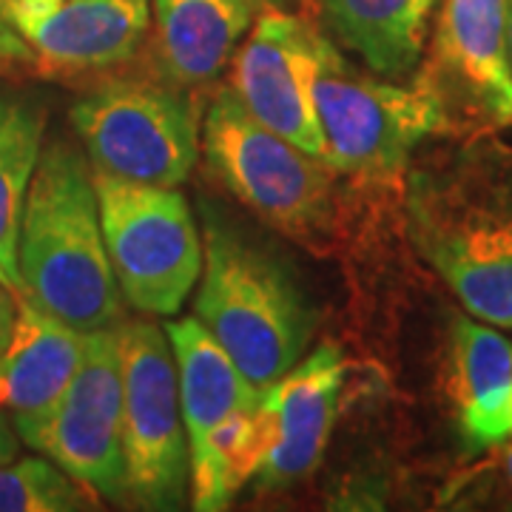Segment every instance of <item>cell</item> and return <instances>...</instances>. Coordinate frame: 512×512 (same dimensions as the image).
Listing matches in <instances>:
<instances>
[{"mask_svg":"<svg viewBox=\"0 0 512 512\" xmlns=\"http://www.w3.org/2000/svg\"><path fill=\"white\" fill-rule=\"evenodd\" d=\"M23 296L92 333L123 319L89 163L66 143L40 151L18 237Z\"/></svg>","mask_w":512,"mask_h":512,"instance_id":"6da1fadb","label":"cell"},{"mask_svg":"<svg viewBox=\"0 0 512 512\" xmlns=\"http://www.w3.org/2000/svg\"><path fill=\"white\" fill-rule=\"evenodd\" d=\"M197 319L265 393L308 348L313 311L285 262L205 205Z\"/></svg>","mask_w":512,"mask_h":512,"instance_id":"7a4b0ae2","label":"cell"},{"mask_svg":"<svg viewBox=\"0 0 512 512\" xmlns=\"http://www.w3.org/2000/svg\"><path fill=\"white\" fill-rule=\"evenodd\" d=\"M410 231L467 311L512 328V183L470 171L416 177Z\"/></svg>","mask_w":512,"mask_h":512,"instance_id":"3957f363","label":"cell"},{"mask_svg":"<svg viewBox=\"0 0 512 512\" xmlns=\"http://www.w3.org/2000/svg\"><path fill=\"white\" fill-rule=\"evenodd\" d=\"M313 106L325 134V165L393 180L424 137L447 131L439 100L416 80L399 86L353 69L322 32L313 43Z\"/></svg>","mask_w":512,"mask_h":512,"instance_id":"277c9868","label":"cell"},{"mask_svg":"<svg viewBox=\"0 0 512 512\" xmlns=\"http://www.w3.org/2000/svg\"><path fill=\"white\" fill-rule=\"evenodd\" d=\"M111 271L131 308L174 316L202 274V242L180 191L92 171Z\"/></svg>","mask_w":512,"mask_h":512,"instance_id":"5b68a950","label":"cell"},{"mask_svg":"<svg viewBox=\"0 0 512 512\" xmlns=\"http://www.w3.org/2000/svg\"><path fill=\"white\" fill-rule=\"evenodd\" d=\"M120 353L126 501L143 510H180L191 461L168 333L154 322H120Z\"/></svg>","mask_w":512,"mask_h":512,"instance_id":"8992f818","label":"cell"},{"mask_svg":"<svg viewBox=\"0 0 512 512\" xmlns=\"http://www.w3.org/2000/svg\"><path fill=\"white\" fill-rule=\"evenodd\" d=\"M202 148L225 188L262 220L288 234H311L328 222L325 163L262 126L231 89L208 109Z\"/></svg>","mask_w":512,"mask_h":512,"instance_id":"52a82bcc","label":"cell"},{"mask_svg":"<svg viewBox=\"0 0 512 512\" xmlns=\"http://www.w3.org/2000/svg\"><path fill=\"white\" fill-rule=\"evenodd\" d=\"M92 171L128 183H185L197 163V114L183 94L140 80H111L72 106Z\"/></svg>","mask_w":512,"mask_h":512,"instance_id":"ba28073f","label":"cell"},{"mask_svg":"<svg viewBox=\"0 0 512 512\" xmlns=\"http://www.w3.org/2000/svg\"><path fill=\"white\" fill-rule=\"evenodd\" d=\"M18 436L97 498L126 501L120 325L86 333L83 362L63 399Z\"/></svg>","mask_w":512,"mask_h":512,"instance_id":"9c48e42d","label":"cell"},{"mask_svg":"<svg viewBox=\"0 0 512 512\" xmlns=\"http://www.w3.org/2000/svg\"><path fill=\"white\" fill-rule=\"evenodd\" d=\"M510 0H444L424 86L439 100L447 131H501L512 126Z\"/></svg>","mask_w":512,"mask_h":512,"instance_id":"30bf717a","label":"cell"},{"mask_svg":"<svg viewBox=\"0 0 512 512\" xmlns=\"http://www.w3.org/2000/svg\"><path fill=\"white\" fill-rule=\"evenodd\" d=\"M316 29L285 9H265L234 57L239 103L265 128L325 163V134L313 106Z\"/></svg>","mask_w":512,"mask_h":512,"instance_id":"8fae6325","label":"cell"},{"mask_svg":"<svg viewBox=\"0 0 512 512\" xmlns=\"http://www.w3.org/2000/svg\"><path fill=\"white\" fill-rule=\"evenodd\" d=\"M342 384V350L322 345L308 353V359L302 356L262 393V410L271 421V450L256 473L262 487H288L316 467L336 416Z\"/></svg>","mask_w":512,"mask_h":512,"instance_id":"7c38bea8","label":"cell"},{"mask_svg":"<svg viewBox=\"0 0 512 512\" xmlns=\"http://www.w3.org/2000/svg\"><path fill=\"white\" fill-rule=\"evenodd\" d=\"M86 353V333L18 296V316L0 353V407L12 410L15 430L52 413Z\"/></svg>","mask_w":512,"mask_h":512,"instance_id":"4fadbf2b","label":"cell"},{"mask_svg":"<svg viewBox=\"0 0 512 512\" xmlns=\"http://www.w3.org/2000/svg\"><path fill=\"white\" fill-rule=\"evenodd\" d=\"M148 29V0H63L20 37L40 60L63 69L123 63Z\"/></svg>","mask_w":512,"mask_h":512,"instance_id":"5bb4252c","label":"cell"},{"mask_svg":"<svg viewBox=\"0 0 512 512\" xmlns=\"http://www.w3.org/2000/svg\"><path fill=\"white\" fill-rule=\"evenodd\" d=\"M168 339L177 365L180 407H183L185 436H188V461L191 470L202 467L208 456V439L239 407L259 402V390L239 373L231 356L205 330L200 319L188 316L168 322Z\"/></svg>","mask_w":512,"mask_h":512,"instance_id":"9a60e30c","label":"cell"},{"mask_svg":"<svg viewBox=\"0 0 512 512\" xmlns=\"http://www.w3.org/2000/svg\"><path fill=\"white\" fill-rule=\"evenodd\" d=\"M254 15V0H154L165 72L185 86L214 80L231 63Z\"/></svg>","mask_w":512,"mask_h":512,"instance_id":"2e32d148","label":"cell"},{"mask_svg":"<svg viewBox=\"0 0 512 512\" xmlns=\"http://www.w3.org/2000/svg\"><path fill=\"white\" fill-rule=\"evenodd\" d=\"M453 365L461 430L473 447H490L512 433L510 342L473 319L453 325Z\"/></svg>","mask_w":512,"mask_h":512,"instance_id":"e0dca14e","label":"cell"},{"mask_svg":"<svg viewBox=\"0 0 512 512\" xmlns=\"http://www.w3.org/2000/svg\"><path fill=\"white\" fill-rule=\"evenodd\" d=\"M328 29L373 72L399 77L424 52L433 0H316Z\"/></svg>","mask_w":512,"mask_h":512,"instance_id":"ac0fdd59","label":"cell"},{"mask_svg":"<svg viewBox=\"0 0 512 512\" xmlns=\"http://www.w3.org/2000/svg\"><path fill=\"white\" fill-rule=\"evenodd\" d=\"M46 117L26 97L0 89V282L23 296L18 237L26 194L40 163Z\"/></svg>","mask_w":512,"mask_h":512,"instance_id":"d6986e66","label":"cell"},{"mask_svg":"<svg viewBox=\"0 0 512 512\" xmlns=\"http://www.w3.org/2000/svg\"><path fill=\"white\" fill-rule=\"evenodd\" d=\"M94 498L46 456L0 464V512L94 510Z\"/></svg>","mask_w":512,"mask_h":512,"instance_id":"ffe728a7","label":"cell"},{"mask_svg":"<svg viewBox=\"0 0 512 512\" xmlns=\"http://www.w3.org/2000/svg\"><path fill=\"white\" fill-rule=\"evenodd\" d=\"M35 52L23 37L0 18V63H32Z\"/></svg>","mask_w":512,"mask_h":512,"instance_id":"44dd1931","label":"cell"},{"mask_svg":"<svg viewBox=\"0 0 512 512\" xmlns=\"http://www.w3.org/2000/svg\"><path fill=\"white\" fill-rule=\"evenodd\" d=\"M15 316H18V296L0 282V353L6 350L9 339H12Z\"/></svg>","mask_w":512,"mask_h":512,"instance_id":"7402d4cb","label":"cell"},{"mask_svg":"<svg viewBox=\"0 0 512 512\" xmlns=\"http://www.w3.org/2000/svg\"><path fill=\"white\" fill-rule=\"evenodd\" d=\"M20 456V436L15 424L0 413V464H9Z\"/></svg>","mask_w":512,"mask_h":512,"instance_id":"603a6c76","label":"cell"},{"mask_svg":"<svg viewBox=\"0 0 512 512\" xmlns=\"http://www.w3.org/2000/svg\"><path fill=\"white\" fill-rule=\"evenodd\" d=\"M256 9H285L288 0H254Z\"/></svg>","mask_w":512,"mask_h":512,"instance_id":"cb8c5ba5","label":"cell"},{"mask_svg":"<svg viewBox=\"0 0 512 512\" xmlns=\"http://www.w3.org/2000/svg\"><path fill=\"white\" fill-rule=\"evenodd\" d=\"M507 37H510V57H512V0L507 6Z\"/></svg>","mask_w":512,"mask_h":512,"instance_id":"d4e9b609","label":"cell"},{"mask_svg":"<svg viewBox=\"0 0 512 512\" xmlns=\"http://www.w3.org/2000/svg\"><path fill=\"white\" fill-rule=\"evenodd\" d=\"M504 464H507V478H510V481H512V450H510V453H507V461H504Z\"/></svg>","mask_w":512,"mask_h":512,"instance_id":"484cf974","label":"cell"}]
</instances>
